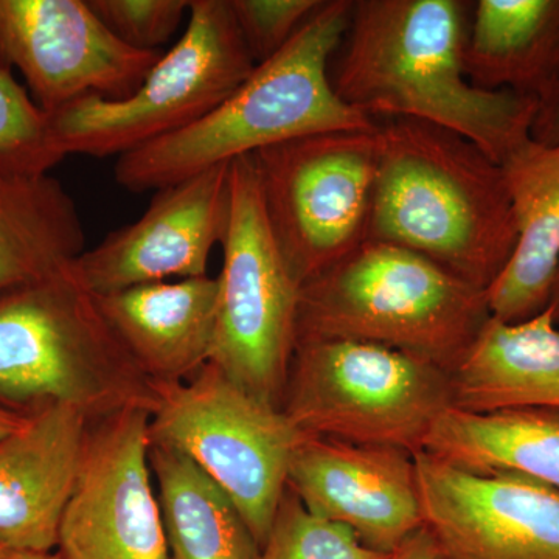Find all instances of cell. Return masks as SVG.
Instances as JSON below:
<instances>
[{"instance_id": "8fae6325", "label": "cell", "mask_w": 559, "mask_h": 559, "mask_svg": "<svg viewBox=\"0 0 559 559\" xmlns=\"http://www.w3.org/2000/svg\"><path fill=\"white\" fill-rule=\"evenodd\" d=\"M148 411L90 423L79 479L58 532L62 559H168L151 484Z\"/></svg>"}, {"instance_id": "44dd1931", "label": "cell", "mask_w": 559, "mask_h": 559, "mask_svg": "<svg viewBox=\"0 0 559 559\" xmlns=\"http://www.w3.org/2000/svg\"><path fill=\"white\" fill-rule=\"evenodd\" d=\"M423 452L477 474L514 473L559 491V409H448Z\"/></svg>"}, {"instance_id": "9c48e42d", "label": "cell", "mask_w": 559, "mask_h": 559, "mask_svg": "<svg viewBox=\"0 0 559 559\" xmlns=\"http://www.w3.org/2000/svg\"><path fill=\"white\" fill-rule=\"evenodd\" d=\"M230 180L210 364L250 395L282 409L297 347L300 285L267 223L252 157L231 160Z\"/></svg>"}, {"instance_id": "52a82bcc", "label": "cell", "mask_w": 559, "mask_h": 559, "mask_svg": "<svg viewBox=\"0 0 559 559\" xmlns=\"http://www.w3.org/2000/svg\"><path fill=\"white\" fill-rule=\"evenodd\" d=\"M230 0H190L187 27L142 84L120 100L84 98L51 114L66 156H124L190 127L255 69Z\"/></svg>"}, {"instance_id": "7a4b0ae2", "label": "cell", "mask_w": 559, "mask_h": 559, "mask_svg": "<svg viewBox=\"0 0 559 559\" xmlns=\"http://www.w3.org/2000/svg\"><path fill=\"white\" fill-rule=\"evenodd\" d=\"M366 241L412 250L488 290L516 248L499 162L428 121H378V165Z\"/></svg>"}, {"instance_id": "1f68e13d", "label": "cell", "mask_w": 559, "mask_h": 559, "mask_svg": "<svg viewBox=\"0 0 559 559\" xmlns=\"http://www.w3.org/2000/svg\"><path fill=\"white\" fill-rule=\"evenodd\" d=\"M5 559H62L51 551H9Z\"/></svg>"}, {"instance_id": "f546056e", "label": "cell", "mask_w": 559, "mask_h": 559, "mask_svg": "<svg viewBox=\"0 0 559 559\" xmlns=\"http://www.w3.org/2000/svg\"><path fill=\"white\" fill-rule=\"evenodd\" d=\"M25 419H27V415L0 406V440L5 439L14 430L20 429L24 425Z\"/></svg>"}, {"instance_id": "ffe728a7", "label": "cell", "mask_w": 559, "mask_h": 559, "mask_svg": "<svg viewBox=\"0 0 559 559\" xmlns=\"http://www.w3.org/2000/svg\"><path fill=\"white\" fill-rule=\"evenodd\" d=\"M466 75L485 91L538 103L559 94V0H479L471 9Z\"/></svg>"}, {"instance_id": "2e32d148", "label": "cell", "mask_w": 559, "mask_h": 559, "mask_svg": "<svg viewBox=\"0 0 559 559\" xmlns=\"http://www.w3.org/2000/svg\"><path fill=\"white\" fill-rule=\"evenodd\" d=\"M90 419L69 406L27 415L0 440V546L51 551L79 479Z\"/></svg>"}, {"instance_id": "8992f818", "label": "cell", "mask_w": 559, "mask_h": 559, "mask_svg": "<svg viewBox=\"0 0 559 559\" xmlns=\"http://www.w3.org/2000/svg\"><path fill=\"white\" fill-rule=\"evenodd\" d=\"M452 407L450 371L369 342H297L282 411L305 436L417 455Z\"/></svg>"}, {"instance_id": "d6986e66", "label": "cell", "mask_w": 559, "mask_h": 559, "mask_svg": "<svg viewBox=\"0 0 559 559\" xmlns=\"http://www.w3.org/2000/svg\"><path fill=\"white\" fill-rule=\"evenodd\" d=\"M452 407L559 409V326L549 308L522 322L489 319L451 373Z\"/></svg>"}, {"instance_id": "4316f807", "label": "cell", "mask_w": 559, "mask_h": 559, "mask_svg": "<svg viewBox=\"0 0 559 559\" xmlns=\"http://www.w3.org/2000/svg\"><path fill=\"white\" fill-rule=\"evenodd\" d=\"M323 0H230L231 13L255 64L277 55Z\"/></svg>"}, {"instance_id": "83f0119b", "label": "cell", "mask_w": 559, "mask_h": 559, "mask_svg": "<svg viewBox=\"0 0 559 559\" xmlns=\"http://www.w3.org/2000/svg\"><path fill=\"white\" fill-rule=\"evenodd\" d=\"M532 138L543 143H559V94L539 108Z\"/></svg>"}, {"instance_id": "cb8c5ba5", "label": "cell", "mask_w": 559, "mask_h": 559, "mask_svg": "<svg viewBox=\"0 0 559 559\" xmlns=\"http://www.w3.org/2000/svg\"><path fill=\"white\" fill-rule=\"evenodd\" d=\"M64 157L49 114L0 66V171L49 175Z\"/></svg>"}, {"instance_id": "603a6c76", "label": "cell", "mask_w": 559, "mask_h": 559, "mask_svg": "<svg viewBox=\"0 0 559 559\" xmlns=\"http://www.w3.org/2000/svg\"><path fill=\"white\" fill-rule=\"evenodd\" d=\"M168 559H255L260 546L230 496L175 448L151 443Z\"/></svg>"}, {"instance_id": "ba28073f", "label": "cell", "mask_w": 559, "mask_h": 559, "mask_svg": "<svg viewBox=\"0 0 559 559\" xmlns=\"http://www.w3.org/2000/svg\"><path fill=\"white\" fill-rule=\"evenodd\" d=\"M150 437L151 443L175 448L204 469L263 546L288 488L290 459L307 437L285 412L250 395L209 362L190 380L159 388Z\"/></svg>"}, {"instance_id": "ac0fdd59", "label": "cell", "mask_w": 559, "mask_h": 559, "mask_svg": "<svg viewBox=\"0 0 559 559\" xmlns=\"http://www.w3.org/2000/svg\"><path fill=\"white\" fill-rule=\"evenodd\" d=\"M516 221L518 241L506 270L487 290L492 319L522 322L549 305L559 264V143L533 138L500 164Z\"/></svg>"}, {"instance_id": "5bb4252c", "label": "cell", "mask_w": 559, "mask_h": 559, "mask_svg": "<svg viewBox=\"0 0 559 559\" xmlns=\"http://www.w3.org/2000/svg\"><path fill=\"white\" fill-rule=\"evenodd\" d=\"M230 164L157 190L135 223L109 231L73 261L80 282L100 297L207 275L213 249L223 245L229 227Z\"/></svg>"}, {"instance_id": "277c9868", "label": "cell", "mask_w": 559, "mask_h": 559, "mask_svg": "<svg viewBox=\"0 0 559 559\" xmlns=\"http://www.w3.org/2000/svg\"><path fill=\"white\" fill-rule=\"evenodd\" d=\"M489 319L487 290L412 250L364 241L300 286L297 342H369L452 373Z\"/></svg>"}, {"instance_id": "4fadbf2b", "label": "cell", "mask_w": 559, "mask_h": 559, "mask_svg": "<svg viewBox=\"0 0 559 559\" xmlns=\"http://www.w3.org/2000/svg\"><path fill=\"white\" fill-rule=\"evenodd\" d=\"M423 528L437 559H559V491L514 473L477 474L415 455Z\"/></svg>"}, {"instance_id": "d4e9b609", "label": "cell", "mask_w": 559, "mask_h": 559, "mask_svg": "<svg viewBox=\"0 0 559 559\" xmlns=\"http://www.w3.org/2000/svg\"><path fill=\"white\" fill-rule=\"evenodd\" d=\"M255 559H390L362 546L352 530L314 516L286 488Z\"/></svg>"}, {"instance_id": "6da1fadb", "label": "cell", "mask_w": 559, "mask_h": 559, "mask_svg": "<svg viewBox=\"0 0 559 559\" xmlns=\"http://www.w3.org/2000/svg\"><path fill=\"white\" fill-rule=\"evenodd\" d=\"M469 10L462 0H356L331 62L337 97L377 121L421 120L457 132L502 164L532 138L539 105L471 83Z\"/></svg>"}, {"instance_id": "5b68a950", "label": "cell", "mask_w": 559, "mask_h": 559, "mask_svg": "<svg viewBox=\"0 0 559 559\" xmlns=\"http://www.w3.org/2000/svg\"><path fill=\"white\" fill-rule=\"evenodd\" d=\"M157 400L159 388L117 340L73 263L0 294V406L24 415L69 406L95 421L153 414Z\"/></svg>"}, {"instance_id": "3957f363", "label": "cell", "mask_w": 559, "mask_h": 559, "mask_svg": "<svg viewBox=\"0 0 559 559\" xmlns=\"http://www.w3.org/2000/svg\"><path fill=\"white\" fill-rule=\"evenodd\" d=\"M352 0H323L293 39L229 97L183 130L117 159L114 178L132 193L160 190L216 165L288 140L378 121L349 108L331 83V62L347 33Z\"/></svg>"}, {"instance_id": "484cf974", "label": "cell", "mask_w": 559, "mask_h": 559, "mask_svg": "<svg viewBox=\"0 0 559 559\" xmlns=\"http://www.w3.org/2000/svg\"><path fill=\"white\" fill-rule=\"evenodd\" d=\"M114 35L134 49L160 51L189 16L190 0H87Z\"/></svg>"}, {"instance_id": "7c38bea8", "label": "cell", "mask_w": 559, "mask_h": 559, "mask_svg": "<svg viewBox=\"0 0 559 559\" xmlns=\"http://www.w3.org/2000/svg\"><path fill=\"white\" fill-rule=\"evenodd\" d=\"M160 55L117 38L87 0H0V60L21 70L49 116L84 98L128 97Z\"/></svg>"}, {"instance_id": "4dcf8cb0", "label": "cell", "mask_w": 559, "mask_h": 559, "mask_svg": "<svg viewBox=\"0 0 559 559\" xmlns=\"http://www.w3.org/2000/svg\"><path fill=\"white\" fill-rule=\"evenodd\" d=\"M551 312V318H554L555 323L559 326V264L557 275H555L554 286H551L550 290V299L549 305H547Z\"/></svg>"}, {"instance_id": "e0dca14e", "label": "cell", "mask_w": 559, "mask_h": 559, "mask_svg": "<svg viewBox=\"0 0 559 559\" xmlns=\"http://www.w3.org/2000/svg\"><path fill=\"white\" fill-rule=\"evenodd\" d=\"M218 294V278L204 275L95 297L138 369L162 388L190 380L210 362Z\"/></svg>"}, {"instance_id": "9a60e30c", "label": "cell", "mask_w": 559, "mask_h": 559, "mask_svg": "<svg viewBox=\"0 0 559 559\" xmlns=\"http://www.w3.org/2000/svg\"><path fill=\"white\" fill-rule=\"evenodd\" d=\"M288 488L314 516L380 554L423 527L415 455L400 448L307 436L290 459Z\"/></svg>"}, {"instance_id": "30bf717a", "label": "cell", "mask_w": 559, "mask_h": 559, "mask_svg": "<svg viewBox=\"0 0 559 559\" xmlns=\"http://www.w3.org/2000/svg\"><path fill=\"white\" fill-rule=\"evenodd\" d=\"M250 157L267 223L300 286L366 241L378 128L305 135Z\"/></svg>"}, {"instance_id": "f1b7e54d", "label": "cell", "mask_w": 559, "mask_h": 559, "mask_svg": "<svg viewBox=\"0 0 559 559\" xmlns=\"http://www.w3.org/2000/svg\"><path fill=\"white\" fill-rule=\"evenodd\" d=\"M390 559H437L429 533L419 528L390 555Z\"/></svg>"}, {"instance_id": "d6a6232c", "label": "cell", "mask_w": 559, "mask_h": 559, "mask_svg": "<svg viewBox=\"0 0 559 559\" xmlns=\"http://www.w3.org/2000/svg\"><path fill=\"white\" fill-rule=\"evenodd\" d=\"M7 555H9V550L3 549V547L0 546V559H5Z\"/></svg>"}, {"instance_id": "7402d4cb", "label": "cell", "mask_w": 559, "mask_h": 559, "mask_svg": "<svg viewBox=\"0 0 559 559\" xmlns=\"http://www.w3.org/2000/svg\"><path fill=\"white\" fill-rule=\"evenodd\" d=\"M84 245L79 209L60 180L0 171V294L64 270Z\"/></svg>"}]
</instances>
